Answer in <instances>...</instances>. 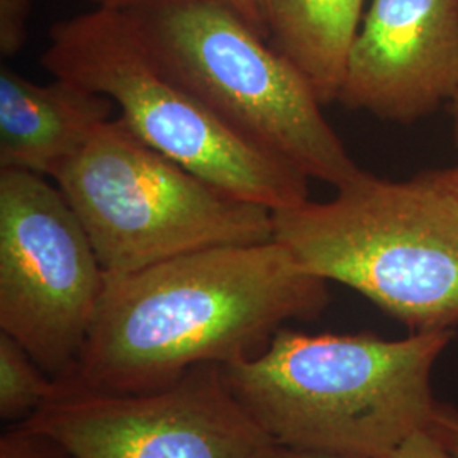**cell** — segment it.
<instances>
[{
	"label": "cell",
	"mask_w": 458,
	"mask_h": 458,
	"mask_svg": "<svg viewBox=\"0 0 458 458\" xmlns=\"http://www.w3.org/2000/svg\"><path fill=\"white\" fill-rule=\"evenodd\" d=\"M126 9L160 64L250 145L335 189L360 174L310 82L226 0Z\"/></svg>",
	"instance_id": "277c9868"
},
{
	"label": "cell",
	"mask_w": 458,
	"mask_h": 458,
	"mask_svg": "<svg viewBox=\"0 0 458 458\" xmlns=\"http://www.w3.org/2000/svg\"><path fill=\"white\" fill-rule=\"evenodd\" d=\"M58 393V382L34 361L26 348L0 331V418L26 421Z\"/></svg>",
	"instance_id": "7c38bea8"
},
{
	"label": "cell",
	"mask_w": 458,
	"mask_h": 458,
	"mask_svg": "<svg viewBox=\"0 0 458 458\" xmlns=\"http://www.w3.org/2000/svg\"><path fill=\"white\" fill-rule=\"evenodd\" d=\"M98 7H113V9H126L140 0H94ZM229 5L245 19L246 22L267 38L265 19H263V0H226Z\"/></svg>",
	"instance_id": "2e32d148"
},
{
	"label": "cell",
	"mask_w": 458,
	"mask_h": 458,
	"mask_svg": "<svg viewBox=\"0 0 458 458\" xmlns=\"http://www.w3.org/2000/svg\"><path fill=\"white\" fill-rule=\"evenodd\" d=\"M17 425L55 440L73 458H274L277 448L214 363L147 393L58 389Z\"/></svg>",
	"instance_id": "ba28073f"
},
{
	"label": "cell",
	"mask_w": 458,
	"mask_h": 458,
	"mask_svg": "<svg viewBox=\"0 0 458 458\" xmlns=\"http://www.w3.org/2000/svg\"><path fill=\"white\" fill-rule=\"evenodd\" d=\"M448 109H450V115H452V134H454V143L458 148V89L457 92L454 94L452 100L448 102Z\"/></svg>",
	"instance_id": "ffe728a7"
},
{
	"label": "cell",
	"mask_w": 458,
	"mask_h": 458,
	"mask_svg": "<svg viewBox=\"0 0 458 458\" xmlns=\"http://www.w3.org/2000/svg\"><path fill=\"white\" fill-rule=\"evenodd\" d=\"M458 89V0H372L350 53L340 102L411 124Z\"/></svg>",
	"instance_id": "9c48e42d"
},
{
	"label": "cell",
	"mask_w": 458,
	"mask_h": 458,
	"mask_svg": "<svg viewBox=\"0 0 458 458\" xmlns=\"http://www.w3.org/2000/svg\"><path fill=\"white\" fill-rule=\"evenodd\" d=\"M274 458H357L344 457V455H335V454H325V452H312V450H301V448H289L277 445Z\"/></svg>",
	"instance_id": "d6986e66"
},
{
	"label": "cell",
	"mask_w": 458,
	"mask_h": 458,
	"mask_svg": "<svg viewBox=\"0 0 458 458\" xmlns=\"http://www.w3.org/2000/svg\"><path fill=\"white\" fill-rule=\"evenodd\" d=\"M426 177L437 185H440L445 191L458 199V166L442 168V170H426L423 172Z\"/></svg>",
	"instance_id": "ac0fdd59"
},
{
	"label": "cell",
	"mask_w": 458,
	"mask_h": 458,
	"mask_svg": "<svg viewBox=\"0 0 458 458\" xmlns=\"http://www.w3.org/2000/svg\"><path fill=\"white\" fill-rule=\"evenodd\" d=\"M327 304V280L276 240L106 274L77 372L58 389H160L199 365L259 357L287 321L318 319Z\"/></svg>",
	"instance_id": "6da1fadb"
},
{
	"label": "cell",
	"mask_w": 458,
	"mask_h": 458,
	"mask_svg": "<svg viewBox=\"0 0 458 458\" xmlns=\"http://www.w3.org/2000/svg\"><path fill=\"white\" fill-rule=\"evenodd\" d=\"M114 106L111 98L77 83L55 79L41 85L2 66L0 170L53 177L113 119Z\"/></svg>",
	"instance_id": "30bf717a"
},
{
	"label": "cell",
	"mask_w": 458,
	"mask_h": 458,
	"mask_svg": "<svg viewBox=\"0 0 458 458\" xmlns=\"http://www.w3.org/2000/svg\"><path fill=\"white\" fill-rule=\"evenodd\" d=\"M455 329L384 340L372 333L278 329L255 359L223 367L229 389L263 431L289 448L387 458L431 426V377Z\"/></svg>",
	"instance_id": "7a4b0ae2"
},
{
	"label": "cell",
	"mask_w": 458,
	"mask_h": 458,
	"mask_svg": "<svg viewBox=\"0 0 458 458\" xmlns=\"http://www.w3.org/2000/svg\"><path fill=\"white\" fill-rule=\"evenodd\" d=\"M31 0H0V53L14 56L28 38V17Z\"/></svg>",
	"instance_id": "5bb4252c"
},
{
	"label": "cell",
	"mask_w": 458,
	"mask_h": 458,
	"mask_svg": "<svg viewBox=\"0 0 458 458\" xmlns=\"http://www.w3.org/2000/svg\"><path fill=\"white\" fill-rule=\"evenodd\" d=\"M274 240L411 333L458 327V199L423 172L387 181L361 170L327 202L274 211Z\"/></svg>",
	"instance_id": "3957f363"
},
{
	"label": "cell",
	"mask_w": 458,
	"mask_h": 458,
	"mask_svg": "<svg viewBox=\"0 0 458 458\" xmlns=\"http://www.w3.org/2000/svg\"><path fill=\"white\" fill-rule=\"evenodd\" d=\"M365 0H263L268 43L310 82L323 106L340 100Z\"/></svg>",
	"instance_id": "8fae6325"
},
{
	"label": "cell",
	"mask_w": 458,
	"mask_h": 458,
	"mask_svg": "<svg viewBox=\"0 0 458 458\" xmlns=\"http://www.w3.org/2000/svg\"><path fill=\"white\" fill-rule=\"evenodd\" d=\"M429 429L458 457V411L446 404H438Z\"/></svg>",
	"instance_id": "e0dca14e"
},
{
	"label": "cell",
	"mask_w": 458,
	"mask_h": 458,
	"mask_svg": "<svg viewBox=\"0 0 458 458\" xmlns=\"http://www.w3.org/2000/svg\"><path fill=\"white\" fill-rule=\"evenodd\" d=\"M0 458H73L62 445L21 425L0 437Z\"/></svg>",
	"instance_id": "4fadbf2b"
},
{
	"label": "cell",
	"mask_w": 458,
	"mask_h": 458,
	"mask_svg": "<svg viewBox=\"0 0 458 458\" xmlns=\"http://www.w3.org/2000/svg\"><path fill=\"white\" fill-rule=\"evenodd\" d=\"M106 272L58 185L0 170V331L58 384L77 372Z\"/></svg>",
	"instance_id": "52a82bcc"
},
{
	"label": "cell",
	"mask_w": 458,
	"mask_h": 458,
	"mask_svg": "<svg viewBox=\"0 0 458 458\" xmlns=\"http://www.w3.org/2000/svg\"><path fill=\"white\" fill-rule=\"evenodd\" d=\"M51 179L82 221L106 274L274 240V211L148 147L121 117L102 124Z\"/></svg>",
	"instance_id": "8992f818"
},
{
	"label": "cell",
	"mask_w": 458,
	"mask_h": 458,
	"mask_svg": "<svg viewBox=\"0 0 458 458\" xmlns=\"http://www.w3.org/2000/svg\"><path fill=\"white\" fill-rule=\"evenodd\" d=\"M41 64L55 79L111 98L148 147L270 211L310 199V179L250 145L155 56L130 9L98 7L56 22Z\"/></svg>",
	"instance_id": "5b68a950"
},
{
	"label": "cell",
	"mask_w": 458,
	"mask_h": 458,
	"mask_svg": "<svg viewBox=\"0 0 458 458\" xmlns=\"http://www.w3.org/2000/svg\"><path fill=\"white\" fill-rule=\"evenodd\" d=\"M387 458H458L445 443L429 429H420L401 443Z\"/></svg>",
	"instance_id": "9a60e30c"
}]
</instances>
